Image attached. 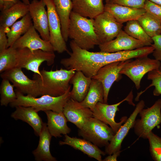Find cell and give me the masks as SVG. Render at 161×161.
Instances as JSON below:
<instances>
[{
  "label": "cell",
  "instance_id": "obj_1",
  "mask_svg": "<svg viewBox=\"0 0 161 161\" xmlns=\"http://www.w3.org/2000/svg\"><path fill=\"white\" fill-rule=\"evenodd\" d=\"M69 45L72 51L67 52L69 57L60 61L66 69L81 72L86 76L92 78L106 65V52H90L79 47L72 40Z\"/></svg>",
  "mask_w": 161,
  "mask_h": 161
},
{
  "label": "cell",
  "instance_id": "obj_2",
  "mask_svg": "<svg viewBox=\"0 0 161 161\" xmlns=\"http://www.w3.org/2000/svg\"><path fill=\"white\" fill-rule=\"evenodd\" d=\"M74 69H64L40 71V77L34 73L33 79H38L40 83L41 96L49 95L57 97L64 94L71 87L70 80L76 72Z\"/></svg>",
  "mask_w": 161,
  "mask_h": 161
},
{
  "label": "cell",
  "instance_id": "obj_3",
  "mask_svg": "<svg viewBox=\"0 0 161 161\" xmlns=\"http://www.w3.org/2000/svg\"><path fill=\"white\" fill-rule=\"evenodd\" d=\"M69 38L81 48L93 49L99 43L94 27V19L81 16L72 11L70 16Z\"/></svg>",
  "mask_w": 161,
  "mask_h": 161
},
{
  "label": "cell",
  "instance_id": "obj_4",
  "mask_svg": "<svg viewBox=\"0 0 161 161\" xmlns=\"http://www.w3.org/2000/svg\"><path fill=\"white\" fill-rule=\"evenodd\" d=\"M71 87L64 95L57 97L44 95L39 97L24 94L16 90V99L9 105L12 108L17 106H30L38 112L51 110L58 113L63 112L64 108L71 98Z\"/></svg>",
  "mask_w": 161,
  "mask_h": 161
},
{
  "label": "cell",
  "instance_id": "obj_5",
  "mask_svg": "<svg viewBox=\"0 0 161 161\" xmlns=\"http://www.w3.org/2000/svg\"><path fill=\"white\" fill-rule=\"evenodd\" d=\"M115 134L110 127L93 117L89 119L78 131L79 136L99 147L107 146Z\"/></svg>",
  "mask_w": 161,
  "mask_h": 161
},
{
  "label": "cell",
  "instance_id": "obj_6",
  "mask_svg": "<svg viewBox=\"0 0 161 161\" xmlns=\"http://www.w3.org/2000/svg\"><path fill=\"white\" fill-rule=\"evenodd\" d=\"M54 52H47L41 49L31 51L27 48L17 49L16 67L25 68L41 77L39 68L44 62L50 66L55 61Z\"/></svg>",
  "mask_w": 161,
  "mask_h": 161
},
{
  "label": "cell",
  "instance_id": "obj_7",
  "mask_svg": "<svg viewBox=\"0 0 161 161\" xmlns=\"http://www.w3.org/2000/svg\"><path fill=\"white\" fill-rule=\"evenodd\" d=\"M139 114L140 118L135 120L133 128L138 137L147 139L148 134L161 124V99L150 107L143 109Z\"/></svg>",
  "mask_w": 161,
  "mask_h": 161
},
{
  "label": "cell",
  "instance_id": "obj_8",
  "mask_svg": "<svg viewBox=\"0 0 161 161\" xmlns=\"http://www.w3.org/2000/svg\"><path fill=\"white\" fill-rule=\"evenodd\" d=\"M133 97L131 91L125 98L117 103L109 105L98 102L92 111L93 117L109 125L115 133L128 118L127 116H123L121 118L119 122L115 121L116 113L119 110L118 106L125 101H127L130 105L135 106V105L133 102Z\"/></svg>",
  "mask_w": 161,
  "mask_h": 161
},
{
  "label": "cell",
  "instance_id": "obj_9",
  "mask_svg": "<svg viewBox=\"0 0 161 161\" xmlns=\"http://www.w3.org/2000/svg\"><path fill=\"white\" fill-rule=\"evenodd\" d=\"M161 61L148 56L136 58L128 62L120 72L121 75L127 76L134 83L136 88L138 89L140 87L142 79L149 72L159 68Z\"/></svg>",
  "mask_w": 161,
  "mask_h": 161
},
{
  "label": "cell",
  "instance_id": "obj_10",
  "mask_svg": "<svg viewBox=\"0 0 161 161\" xmlns=\"http://www.w3.org/2000/svg\"><path fill=\"white\" fill-rule=\"evenodd\" d=\"M123 26L108 12L104 11L96 16L94 19V27L99 45L114 39Z\"/></svg>",
  "mask_w": 161,
  "mask_h": 161
},
{
  "label": "cell",
  "instance_id": "obj_11",
  "mask_svg": "<svg viewBox=\"0 0 161 161\" xmlns=\"http://www.w3.org/2000/svg\"><path fill=\"white\" fill-rule=\"evenodd\" d=\"M2 79L9 80L16 88V90L23 94L35 97L41 96L39 80H31L25 75L22 68L15 67L1 73Z\"/></svg>",
  "mask_w": 161,
  "mask_h": 161
},
{
  "label": "cell",
  "instance_id": "obj_12",
  "mask_svg": "<svg viewBox=\"0 0 161 161\" xmlns=\"http://www.w3.org/2000/svg\"><path fill=\"white\" fill-rule=\"evenodd\" d=\"M47 7L50 33V42L55 51L58 53L68 52L66 42L62 35L59 17L53 0H43Z\"/></svg>",
  "mask_w": 161,
  "mask_h": 161
},
{
  "label": "cell",
  "instance_id": "obj_13",
  "mask_svg": "<svg viewBox=\"0 0 161 161\" xmlns=\"http://www.w3.org/2000/svg\"><path fill=\"white\" fill-rule=\"evenodd\" d=\"M131 60V59L107 64L100 68L96 75L92 78L100 81L103 84L104 90V103H107L109 93L113 83L121 78L120 71Z\"/></svg>",
  "mask_w": 161,
  "mask_h": 161
},
{
  "label": "cell",
  "instance_id": "obj_14",
  "mask_svg": "<svg viewBox=\"0 0 161 161\" xmlns=\"http://www.w3.org/2000/svg\"><path fill=\"white\" fill-rule=\"evenodd\" d=\"M30 13L33 26L44 40L50 41L48 14L43 0H33L29 4Z\"/></svg>",
  "mask_w": 161,
  "mask_h": 161
},
{
  "label": "cell",
  "instance_id": "obj_15",
  "mask_svg": "<svg viewBox=\"0 0 161 161\" xmlns=\"http://www.w3.org/2000/svg\"><path fill=\"white\" fill-rule=\"evenodd\" d=\"M115 38L99 46L100 51L112 53L133 50L146 46H149L141 41L131 36L122 30Z\"/></svg>",
  "mask_w": 161,
  "mask_h": 161
},
{
  "label": "cell",
  "instance_id": "obj_16",
  "mask_svg": "<svg viewBox=\"0 0 161 161\" xmlns=\"http://www.w3.org/2000/svg\"><path fill=\"white\" fill-rule=\"evenodd\" d=\"M144 101L141 100L128 118L115 133L109 144L105 147V152L106 154L110 155L120 150L122 142L130 130L134 126L136 118L140 112L145 106Z\"/></svg>",
  "mask_w": 161,
  "mask_h": 161
},
{
  "label": "cell",
  "instance_id": "obj_17",
  "mask_svg": "<svg viewBox=\"0 0 161 161\" xmlns=\"http://www.w3.org/2000/svg\"><path fill=\"white\" fill-rule=\"evenodd\" d=\"M63 113L68 121L81 129L87 121L93 117L92 111L80 102L70 98L67 102Z\"/></svg>",
  "mask_w": 161,
  "mask_h": 161
},
{
  "label": "cell",
  "instance_id": "obj_18",
  "mask_svg": "<svg viewBox=\"0 0 161 161\" xmlns=\"http://www.w3.org/2000/svg\"><path fill=\"white\" fill-rule=\"evenodd\" d=\"M12 47L16 49L27 48L31 51L41 49L47 52L55 51L50 41L41 38L33 25L15 42Z\"/></svg>",
  "mask_w": 161,
  "mask_h": 161
},
{
  "label": "cell",
  "instance_id": "obj_19",
  "mask_svg": "<svg viewBox=\"0 0 161 161\" xmlns=\"http://www.w3.org/2000/svg\"><path fill=\"white\" fill-rule=\"evenodd\" d=\"M64 136L65 139L63 141H60L59 143L61 145H69L98 161H102V156L106 154L105 151H102L99 147L83 138L70 137L67 134L65 135Z\"/></svg>",
  "mask_w": 161,
  "mask_h": 161
},
{
  "label": "cell",
  "instance_id": "obj_20",
  "mask_svg": "<svg viewBox=\"0 0 161 161\" xmlns=\"http://www.w3.org/2000/svg\"><path fill=\"white\" fill-rule=\"evenodd\" d=\"M104 11L109 13L117 21L121 24L137 20L146 12L144 8H133L110 2L106 3L104 5Z\"/></svg>",
  "mask_w": 161,
  "mask_h": 161
},
{
  "label": "cell",
  "instance_id": "obj_21",
  "mask_svg": "<svg viewBox=\"0 0 161 161\" xmlns=\"http://www.w3.org/2000/svg\"><path fill=\"white\" fill-rule=\"evenodd\" d=\"M15 110L11 115L15 120H20L25 122L33 129L35 134L39 136L44 122L39 115L38 112L32 107L22 106L15 107Z\"/></svg>",
  "mask_w": 161,
  "mask_h": 161
},
{
  "label": "cell",
  "instance_id": "obj_22",
  "mask_svg": "<svg viewBox=\"0 0 161 161\" xmlns=\"http://www.w3.org/2000/svg\"><path fill=\"white\" fill-rule=\"evenodd\" d=\"M72 11L83 17L94 19L104 11L103 0H71Z\"/></svg>",
  "mask_w": 161,
  "mask_h": 161
},
{
  "label": "cell",
  "instance_id": "obj_23",
  "mask_svg": "<svg viewBox=\"0 0 161 161\" xmlns=\"http://www.w3.org/2000/svg\"><path fill=\"white\" fill-rule=\"evenodd\" d=\"M44 112L47 119V127L52 136L61 137V134L70 133L71 129L67 125L68 121L63 112L58 113L51 110L45 111Z\"/></svg>",
  "mask_w": 161,
  "mask_h": 161
},
{
  "label": "cell",
  "instance_id": "obj_24",
  "mask_svg": "<svg viewBox=\"0 0 161 161\" xmlns=\"http://www.w3.org/2000/svg\"><path fill=\"white\" fill-rule=\"evenodd\" d=\"M29 5L19 1L12 6L1 11L0 15V26L6 31L19 18L29 13Z\"/></svg>",
  "mask_w": 161,
  "mask_h": 161
},
{
  "label": "cell",
  "instance_id": "obj_25",
  "mask_svg": "<svg viewBox=\"0 0 161 161\" xmlns=\"http://www.w3.org/2000/svg\"><path fill=\"white\" fill-rule=\"evenodd\" d=\"M38 144L37 148L33 151V154L36 161H56L50 151V145L52 137L49 132L45 123L43 126L39 135Z\"/></svg>",
  "mask_w": 161,
  "mask_h": 161
},
{
  "label": "cell",
  "instance_id": "obj_26",
  "mask_svg": "<svg viewBox=\"0 0 161 161\" xmlns=\"http://www.w3.org/2000/svg\"><path fill=\"white\" fill-rule=\"evenodd\" d=\"M92 80V78L86 76L82 72H76L70 81L73 85L71 98L81 103L88 93Z\"/></svg>",
  "mask_w": 161,
  "mask_h": 161
},
{
  "label": "cell",
  "instance_id": "obj_27",
  "mask_svg": "<svg viewBox=\"0 0 161 161\" xmlns=\"http://www.w3.org/2000/svg\"><path fill=\"white\" fill-rule=\"evenodd\" d=\"M154 50V47L151 45L131 50L112 53L106 52V64L115 62L125 61L134 58L147 57L152 53Z\"/></svg>",
  "mask_w": 161,
  "mask_h": 161
},
{
  "label": "cell",
  "instance_id": "obj_28",
  "mask_svg": "<svg viewBox=\"0 0 161 161\" xmlns=\"http://www.w3.org/2000/svg\"><path fill=\"white\" fill-rule=\"evenodd\" d=\"M53 0L60 20L62 35L66 42L69 38L68 30L70 15L72 9V3L71 0Z\"/></svg>",
  "mask_w": 161,
  "mask_h": 161
},
{
  "label": "cell",
  "instance_id": "obj_29",
  "mask_svg": "<svg viewBox=\"0 0 161 161\" xmlns=\"http://www.w3.org/2000/svg\"><path fill=\"white\" fill-rule=\"evenodd\" d=\"M33 25L29 13L13 24L10 27V29L6 31L8 39L7 48L12 47L21 35L26 33Z\"/></svg>",
  "mask_w": 161,
  "mask_h": 161
},
{
  "label": "cell",
  "instance_id": "obj_30",
  "mask_svg": "<svg viewBox=\"0 0 161 161\" xmlns=\"http://www.w3.org/2000/svg\"><path fill=\"white\" fill-rule=\"evenodd\" d=\"M104 90L102 83L92 78L88 93L83 100L80 103L92 111L98 102L104 103Z\"/></svg>",
  "mask_w": 161,
  "mask_h": 161
},
{
  "label": "cell",
  "instance_id": "obj_31",
  "mask_svg": "<svg viewBox=\"0 0 161 161\" xmlns=\"http://www.w3.org/2000/svg\"><path fill=\"white\" fill-rule=\"evenodd\" d=\"M137 20L151 37L161 34V19L146 12Z\"/></svg>",
  "mask_w": 161,
  "mask_h": 161
},
{
  "label": "cell",
  "instance_id": "obj_32",
  "mask_svg": "<svg viewBox=\"0 0 161 161\" xmlns=\"http://www.w3.org/2000/svg\"><path fill=\"white\" fill-rule=\"evenodd\" d=\"M124 31L131 36L147 44L148 46H151L153 43L152 38L147 34L137 20L127 22Z\"/></svg>",
  "mask_w": 161,
  "mask_h": 161
},
{
  "label": "cell",
  "instance_id": "obj_33",
  "mask_svg": "<svg viewBox=\"0 0 161 161\" xmlns=\"http://www.w3.org/2000/svg\"><path fill=\"white\" fill-rule=\"evenodd\" d=\"M17 49L9 47L0 52V72L16 67Z\"/></svg>",
  "mask_w": 161,
  "mask_h": 161
},
{
  "label": "cell",
  "instance_id": "obj_34",
  "mask_svg": "<svg viewBox=\"0 0 161 161\" xmlns=\"http://www.w3.org/2000/svg\"><path fill=\"white\" fill-rule=\"evenodd\" d=\"M10 81L5 78L2 79L0 86V104L7 106L17 98V95L14 90L15 87Z\"/></svg>",
  "mask_w": 161,
  "mask_h": 161
},
{
  "label": "cell",
  "instance_id": "obj_35",
  "mask_svg": "<svg viewBox=\"0 0 161 161\" xmlns=\"http://www.w3.org/2000/svg\"><path fill=\"white\" fill-rule=\"evenodd\" d=\"M147 79L151 81V83L143 91L138 93L136 100H138L140 95L152 86L154 87L153 91L154 96H159L161 95V64L158 68L148 73Z\"/></svg>",
  "mask_w": 161,
  "mask_h": 161
},
{
  "label": "cell",
  "instance_id": "obj_36",
  "mask_svg": "<svg viewBox=\"0 0 161 161\" xmlns=\"http://www.w3.org/2000/svg\"><path fill=\"white\" fill-rule=\"evenodd\" d=\"M147 139L152 158L155 161H161V137L152 131L148 134Z\"/></svg>",
  "mask_w": 161,
  "mask_h": 161
},
{
  "label": "cell",
  "instance_id": "obj_37",
  "mask_svg": "<svg viewBox=\"0 0 161 161\" xmlns=\"http://www.w3.org/2000/svg\"><path fill=\"white\" fill-rule=\"evenodd\" d=\"M146 0H110L109 2L129 7L144 8Z\"/></svg>",
  "mask_w": 161,
  "mask_h": 161
},
{
  "label": "cell",
  "instance_id": "obj_38",
  "mask_svg": "<svg viewBox=\"0 0 161 161\" xmlns=\"http://www.w3.org/2000/svg\"><path fill=\"white\" fill-rule=\"evenodd\" d=\"M144 8L146 12L161 19V6L146 0Z\"/></svg>",
  "mask_w": 161,
  "mask_h": 161
},
{
  "label": "cell",
  "instance_id": "obj_39",
  "mask_svg": "<svg viewBox=\"0 0 161 161\" xmlns=\"http://www.w3.org/2000/svg\"><path fill=\"white\" fill-rule=\"evenodd\" d=\"M153 43L151 45L154 48L152 53L154 59L161 61V34L152 38Z\"/></svg>",
  "mask_w": 161,
  "mask_h": 161
},
{
  "label": "cell",
  "instance_id": "obj_40",
  "mask_svg": "<svg viewBox=\"0 0 161 161\" xmlns=\"http://www.w3.org/2000/svg\"><path fill=\"white\" fill-rule=\"evenodd\" d=\"M7 37L5 29L0 26V52L7 48Z\"/></svg>",
  "mask_w": 161,
  "mask_h": 161
},
{
  "label": "cell",
  "instance_id": "obj_41",
  "mask_svg": "<svg viewBox=\"0 0 161 161\" xmlns=\"http://www.w3.org/2000/svg\"><path fill=\"white\" fill-rule=\"evenodd\" d=\"M121 152L120 150L114 152L112 154L109 155L105 158L102 160V161H117V158L120 156Z\"/></svg>",
  "mask_w": 161,
  "mask_h": 161
},
{
  "label": "cell",
  "instance_id": "obj_42",
  "mask_svg": "<svg viewBox=\"0 0 161 161\" xmlns=\"http://www.w3.org/2000/svg\"><path fill=\"white\" fill-rule=\"evenodd\" d=\"M4 10L8 8L14 4L17 3L20 1V0H4Z\"/></svg>",
  "mask_w": 161,
  "mask_h": 161
},
{
  "label": "cell",
  "instance_id": "obj_43",
  "mask_svg": "<svg viewBox=\"0 0 161 161\" xmlns=\"http://www.w3.org/2000/svg\"><path fill=\"white\" fill-rule=\"evenodd\" d=\"M155 4L161 6V0H148Z\"/></svg>",
  "mask_w": 161,
  "mask_h": 161
},
{
  "label": "cell",
  "instance_id": "obj_44",
  "mask_svg": "<svg viewBox=\"0 0 161 161\" xmlns=\"http://www.w3.org/2000/svg\"><path fill=\"white\" fill-rule=\"evenodd\" d=\"M21 1L24 2V3L28 4H30V2H29V0H21Z\"/></svg>",
  "mask_w": 161,
  "mask_h": 161
},
{
  "label": "cell",
  "instance_id": "obj_45",
  "mask_svg": "<svg viewBox=\"0 0 161 161\" xmlns=\"http://www.w3.org/2000/svg\"><path fill=\"white\" fill-rule=\"evenodd\" d=\"M110 0H105L106 3H107L109 2V1Z\"/></svg>",
  "mask_w": 161,
  "mask_h": 161
}]
</instances>
